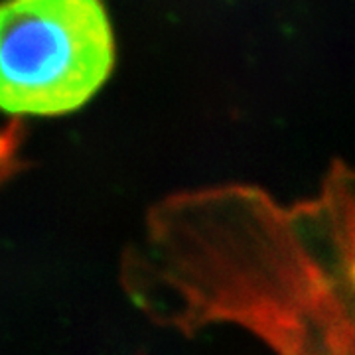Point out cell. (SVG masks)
<instances>
[{"instance_id": "obj_1", "label": "cell", "mask_w": 355, "mask_h": 355, "mask_svg": "<svg viewBox=\"0 0 355 355\" xmlns=\"http://www.w3.org/2000/svg\"><path fill=\"white\" fill-rule=\"evenodd\" d=\"M113 67V32L101 0L0 4V109L64 114L95 95Z\"/></svg>"}]
</instances>
